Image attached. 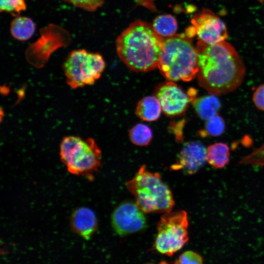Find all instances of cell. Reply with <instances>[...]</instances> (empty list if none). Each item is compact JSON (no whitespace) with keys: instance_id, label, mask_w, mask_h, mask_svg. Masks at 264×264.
<instances>
[{"instance_id":"cell-1","label":"cell","mask_w":264,"mask_h":264,"mask_svg":"<svg viewBox=\"0 0 264 264\" xmlns=\"http://www.w3.org/2000/svg\"><path fill=\"white\" fill-rule=\"evenodd\" d=\"M196 48L198 82L208 92L224 94L241 85L245 76V66L231 44L225 41L209 44L199 40Z\"/></svg>"},{"instance_id":"cell-2","label":"cell","mask_w":264,"mask_h":264,"mask_svg":"<svg viewBox=\"0 0 264 264\" xmlns=\"http://www.w3.org/2000/svg\"><path fill=\"white\" fill-rule=\"evenodd\" d=\"M164 40L152 25L137 20L117 37L116 51L120 60L131 70L147 72L157 67Z\"/></svg>"},{"instance_id":"cell-3","label":"cell","mask_w":264,"mask_h":264,"mask_svg":"<svg viewBox=\"0 0 264 264\" xmlns=\"http://www.w3.org/2000/svg\"><path fill=\"white\" fill-rule=\"evenodd\" d=\"M157 67L171 81H190L198 74L196 48L185 35H175L164 39Z\"/></svg>"},{"instance_id":"cell-4","label":"cell","mask_w":264,"mask_h":264,"mask_svg":"<svg viewBox=\"0 0 264 264\" xmlns=\"http://www.w3.org/2000/svg\"><path fill=\"white\" fill-rule=\"evenodd\" d=\"M126 187L144 213H168L174 206L172 192L162 181L160 175L149 171L144 165L126 183Z\"/></svg>"},{"instance_id":"cell-5","label":"cell","mask_w":264,"mask_h":264,"mask_svg":"<svg viewBox=\"0 0 264 264\" xmlns=\"http://www.w3.org/2000/svg\"><path fill=\"white\" fill-rule=\"evenodd\" d=\"M61 159L69 173L93 178L101 165V152L92 138L68 136L60 144Z\"/></svg>"},{"instance_id":"cell-6","label":"cell","mask_w":264,"mask_h":264,"mask_svg":"<svg viewBox=\"0 0 264 264\" xmlns=\"http://www.w3.org/2000/svg\"><path fill=\"white\" fill-rule=\"evenodd\" d=\"M105 67V62L100 54L84 49L71 51L63 65L66 83L73 88L93 84Z\"/></svg>"},{"instance_id":"cell-7","label":"cell","mask_w":264,"mask_h":264,"mask_svg":"<svg viewBox=\"0 0 264 264\" xmlns=\"http://www.w3.org/2000/svg\"><path fill=\"white\" fill-rule=\"evenodd\" d=\"M188 225V216L185 211L164 213L156 225L155 249L168 256L177 252L189 240Z\"/></svg>"},{"instance_id":"cell-8","label":"cell","mask_w":264,"mask_h":264,"mask_svg":"<svg viewBox=\"0 0 264 264\" xmlns=\"http://www.w3.org/2000/svg\"><path fill=\"white\" fill-rule=\"evenodd\" d=\"M192 28L199 40L209 44L225 41L228 38L226 27L210 10L203 9L192 19Z\"/></svg>"},{"instance_id":"cell-9","label":"cell","mask_w":264,"mask_h":264,"mask_svg":"<svg viewBox=\"0 0 264 264\" xmlns=\"http://www.w3.org/2000/svg\"><path fill=\"white\" fill-rule=\"evenodd\" d=\"M144 214L135 202H124L116 208L111 215L112 227L120 236L140 231L146 225Z\"/></svg>"},{"instance_id":"cell-10","label":"cell","mask_w":264,"mask_h":264,"mask_svg":"<svg viewBox=\"0 0 264 264\" xmlns=\"http://www.w3.org/2000/svg\"><path fill=\"white\" fill-rule=\"evenodd\" d=\"M156 97L158 100L163 111L168 116H175L184 112L191 97L173 82L161 85L156 90Z\"/></svg>"},{"instance_id":"cell-11","label":"cell","mask_w":264,"mask_h":264,"mask_svg":"<svg viewBox=\"0 0 264 264\" xmlns=\"http://www.w3.org/2000/svg\"><path fill=\"white\" fill-rule=\"evenodd\" d=\"M207 150L198 141H191L184 144L177 155L176 162L171 166L173 170H182L192 175L201 168L207 161Z\"/></svg>"},{"instance_id":"cell-12","label":"cell","mask_w":264,"mask_h":264,"mask_svg":"<svg viewBox=\"0 0 264 264\" xmlns=\"http://www.w3.org/2000/svg\"><path fill=\"white\" fill-rule=\"evenodd\" d=\"M70 224L72 230L88 240L93 234L97 227L95 213L90 209L82 207L75 209L72 213Z\"/></svg>"},{"instance_id":"cell-13","label":"cell","mask_w":264,"mask_h":264,"mask_svg":"<svg viewBox=\"0 0 264 264\" xmlns=\"http://www.w3.org/2000/svg\"><path fill=\"white\" fill-rule=\"evenodd\" d=\"M193 105L198 116L205 120L218 114L221 107L217 95L213 94L196 99L193 102Z\"/></svg>"},{"instance_id":"cell-14","label":"cell","mask_w":264,"mask_h":264,"mask_svg":"<svg viewBox=\"0 0 264 264\" xmlns=\"http://www.w3.org/2000/svg\"><path fill=\"white\" fill-rule=\"evenodd\" d=\"M161 110L157 98L155 96H149L143 98L138 102L135 112L142 120L153 121L159 117Z\"/></svg>"},{"instance_id":"cell-15","label":"cell","mask_w":264,"mask_h":264,"mask_svg":"<svg viewBox=\"0 0 264 264\" xmlns=\"http://www.w3.org/2000/svg\"><path fill=\"white\" fill-rule=\"evenodd\" d=\"M35 30L34 22L26 17L16 16L10 24V31L12 36L20 41L29 40L33 35Z\"/></svg>"},{"instance_id":"cell-16","label":"cell","mask_w":264,"mask_h":264,"mask_svg":"<svg viewBox=\"0 0 264 264\" xmlns=\"http://www.w3.org/2000/svg\"><path fill=\"white\" fill-rule=\"evenodd\" d=\"M207 161L216 168H223L229 161V149L223 143H216L209 146L207 149Z\"/></svg>"},{"instance_id":"cell-17","label":"cell","mask_w":264,"mask_h":264,"mask_svg":"<svg viewBox=\"0 0 264 264\" xmlns=\"http://www.w3.org/2000/svg\"><path fill=\"white\" fill-rule=\"evenodd\" d=\"M152 26L158 35L167 38L175 35L177 28L176 19L170 15L157 16L154 20Z\"/></svg>"},{"instance_id":"cell-18","label":"cell","mask_w":264,"mask_h":264,"mask_svg":"<svg viewBox=\"0 0 264 264\" xmlns=\"http://www.w3.org/2000/svg\"><path fill=\"white\" fill-rule=\"evenodd\" d=\"M153 137L151 129L143 124H138L133 127L129 132V138L134 145L144 146L148 145Z\"/></svg>"},{"instance_id":"cell-19","label":"cell","mask_w":264,"mask_h":264,"mask_svg":"<svg viewBox=\"0 0 264 264\" xmlns=\"http://www.w3.org/2000/svg\"><path fill=\"white\" fill-rule=\"evenodd\" d=\"M225 129L223 119L218 114L206 120L205 129L206 134L218 136L221 134Z\"/></svg>"},{"instance_id":"cell-20","label":"cell","mask_w":264,"mask_h":264,"mask_svg":"<svg viewBox=\"0 0 264 264\" xmlns=\"http://www.w3.org/2000/svg\"><path fill=\"white\" fill-rule=\"evenodd\" d=\"M26 7L24 0H0V11L10 13L15 17Z\"/></svg>"},{"instance_id":"cell-21","label":"cell","mask_w":264,"mask_h":264,"mask_svg":"<svg viewBox=\"0 0 264 264\" xmlns=\"http://www.w3.org/2000/svg\"><path fill=\"white\" fill-rule=\"evenodd\" d=\"M85 10L93 12L100 7L105 0H64Z\"/></svg>"},{"instance_id":"cell-22","label":"cell","mask_w":264,"mask_h":264,"mask_svg":"<svg viewBox=\"0 0 264 264\" xmlns=\"http://www.w3.org/2000/svg\"><path fill=\"white\" fill-rule=\"evenodd\" d=\"M175 264H203V259L197 252L187 251L179 256Z\"/></svg>"},{"instance_id":"cell-23","label":"cell","mask_w":264,"mask_h":264,"mask_svg":"<svg viewBox=\"0 0 264 264\" xmlns=\"http://www.w3.org/2000/svg\"><path fill=\"white\" fill-rule=\"evenodd\" d=\"M253 100L258 109L264 111V84L256 88L253 94Z\"/></svg>"},{"instance_id":"cell-24","label":"cell","mask_w":264,"mask_h":264,"mask_svg":"<svg viewBox=\"0 0 264 264\" xmlns=\"http://www.w3.org/2000/svg\"><path fill=\"white\" fill-rule=\"evenodd\" d=\"M158 264H169L166 263V262L162 261L160 263H159Z\"/></svg>"},{"instance_id":"cell-25","label":"cell","mask_w":264,"mask_h":264,"mask_svg":"<svg viewBox=\"0 0 264 264\" xmlns=\"http://www.w3.org/2000/svg\"><path fill=\"white\" fill-rule=\"evenodd\" d=\"M259 0L260 1H261V2H262V1H263L264 0Z\"/></svg>"}]
</instances>
